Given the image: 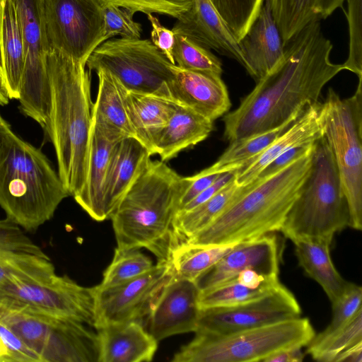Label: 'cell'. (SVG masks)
<instances>
[{
  "instance_id": "1",
  "label": "cell",
  "mask_w": 362,
  "mask_h": 362,
  "mask_svg": "<svg viewBox=\"0 0 362 362\" xmlns=\"http://www.w3.org/2000/svg\"><path fill=\"white\" fill-rule=\"evenodd\" d=\"M281 60L240 101L224 115V137L229 141L261 134L300 117L319 102L323 87L344 70L330 60L333 48L320 21L305 26L284 46Z\"/></svg>"
},
{
  "instance_id": "2",
  "label": "cell",
  "mask_w": 362,
  "mask_h": 362,
  "mask_svg": "<svg viewBox=\"0 0 362 362\" xmlns=\"http://www.w3.org/2000/svg\"><path fill=\"white\" fill-rule=\"evenodd\" d=\"M46 67L51 90L45 132L56 154L58 175L69 196L83 187L93 124L90 71L86 64L50 48Z\"/></svg>"
},
{
  "instance_id": "3",
  "label": "cell",
  "mask_w": 362,
  "mask_h": 362,
  "mask_svg": "<svg viewBox=\"0 0 362 362\" xmlns=\"http://www.w3.org/2000/svg\"><path fill=\"white\" fill-rule=\"evenodd\" d=\"M186 177L162 160H150L112 213L117 247L146 248L158 262H168L179 244L173 221Z\"/></svg>"
},
{
  "instance_id": "4",
  "label": "cell",
  "mask_w": 362,
  "mask_h": 362,
  "mask_svg": "<svg viewBox=\"0 0 362 362\" xmlns=\"http://www.w3.org/2000/svg\"><path fill=\"white\" fill-rule=\"evenodd\" d=\"M69 196L47 157L0 115V206L6 218L35 232Z\"/></svg>"
},
{
  "instance_id": "5",
  "label": "cell",
  "mask_w": 362,
  "mask_h": 362,
  "mask_svg": "<svg viewBox=\"0 0 362 362\" xmlns=\"http://www.w3.org/2000/svg\"><path fill=\"white\" fill-rule=\"evenodd\" d=\"M311 153L267 178L248 184L247 190L223 213L182 243L234 244L280 231L308 175Z\"/></svg>"
},
{
  "instance_id": "6",
  "label": "cell",
  "mask_w": 362,
  "mask_h": 362,
  "mask_svg": "<svg viewBox=\"0 0 362 362\" xmlns=\"http://www.w3.org/2000/svg\"><path fill=\"white\" fill-rule=\"evenodd\" d=\"M349 226V208L332 151L323 136L314 144L311 163L280 231L292 242L320 238L330 243Z\"/></svg>"
},
{
  "instance_id": "7",
  "label": "cell",
  "mask_w": 362,
  "mask_h": 362,
  "mask_svg": "<svg viewBox=\"0 0 362 362\" xmlns=\"http://www.w3.org/2000/svg\"><path fill=\"white\" fill-rule=\"evenodd\" d=\"M315 334L310 320L301 317L224 334L195 332L172 361H263L283 349L306 346Z\"/></svg>"
},
{
  "instance_id": "8",
  "label": "cell",
  "mask_w": 362,
  "mask_h": 362,
  "mask_svg": "<svg viewBox=\"0 0 362 362\" xmlns=\"http://www.w3.org/2000/svg\"><path fill=\"white\" fill-rule=\"evenodd\" d=\"M322 136L334 159L346 199L349 227L362 229V81L354 94L341 98L329 88L321 103Z\"/></svg>"
},
{
  "instance_id": "9",
  "label": "cell",
  "mask_w": 362,
  "mask_h": 362,
  "mask_svg": "<svg viewBox=\"0 0 362 362\" xmlns=\"http://www.w3.org/2000/svg\"><path fill=\"white\" fill-rule=\"evenodd\" d=\"M0 321L41 362H98V333L85 324L3 303Z\"/></svg>"
},
{
  "instance_id": "10",
  "label": "cell",
  "mask_w": 362,
  "mask_h": 362,
  "mask_svg": "<svg viewBox=\"0 0 362 362\" xmlns=\"http://www.w3.org/2000/svg\"><path fill=\"white\" fill-rule=\"evenodd\" d=\"M172 64L150 40L141 37L105 40L86 62L89 71H108L129 91L170 100Z\"/></svg>"
},
{
  "instance_id": "11",
  "label": "cell",
  "mask_w": 362,
  "mask_h": 362,
  "mask_svg": "<svg viewBox=\"0 0 362 362\" xmlns=\"http://www.w3.org/2000/svg\"><path fill=\"white\" fill-rule=\"evenodd\" d=\"M0 303L23 307L95 327V295L69 276L57 274L42 279H7L0 283Z\"/></svg>"
},
{
  "instance_id": "12",
  "label": "cell",
  "mask_w": 362,
  "mask_h": 362,
  "mask_svg": "<svg viewBox=\"0 0 362 362\" xmlns=\"http://www.w3.org/2000/svg\"><path fill=\"white\" fill-rule=\"evenodd\" d=\"M21 20L24 42V68L21 83L19 109L37 122L45 132L49 123L51 90L46 67L50 49L47 37L41 0H13Z\"/></svg>"
},
{
  "instance_id": "13",
  "label": "cell",
  "mask_w": 362,
  "mask_h": 362,
  "mask_svg": "<svg viewBox=\"0 0 362 362\" xmlns=\"http://www.w3.org/2000/svg\"><path fill=\"white\" fill-rule=\"evenodd\" d=\"M50 48L86 62L104 40L100 0H41Z\"/></svg>"
},
{
  "instance_id": "14",
  "label": "cell",
  "mask_w": 362,
  "mask_h": 362,
  "mask_svg": "<svg viewBox=\"0 0 362 362\" xmlns=\"http://www.w3.org/2000/svg\"><path fill=\"white\" fill-rule=\"evenodd\" d=\"M172 277L169 262L158 261L149 272L124 284L107 288L95 286V328L129 321L144 324L158 296Z\"/></svg>"
},
{
  "instance_id": "15",
  "label": "cell",
  "mask_w": 362,
  "mask_h": 362,
  "mask_svg": "<svg viewBox=\"0 0 362 362\" xmlns=\"http://www.w3.org/2000/svg\"><path fill=\"white\" fill-rule=\"evenodd\" d=\"M293 293L281 285L272 293L239 305L200 309L194 332L224 334L300 317Z\"/></svg>"
},
{
  "instance_id": "16",
  "label": "cell",
  "mask_w": 362,
  "mask_h": 362,
  "mask_svg": "<svg viewBox=\"0 0 362 362\" xmlns=\"http://www.w3.org/2000/svg\"><path fill=\"white\" fill-rule=\"evenodd\" d=\"M281 251L274 233L238 243L194 282L202 291L233 279L247 269L267 276H279Z\"/></svg>"
},
{
  "instance_id": "17",
  "label": "cell",
  "mask_w": 362,
  "mask_h": 362,
  "mask_svg": "<svg viewBox=\"0 0 362 362\" xmlns=\"http://www.w3.org/2000/svg\"><path fill=\"white\" fill-rule=\"evenodd\" d=\"M199 294L194 281L173 276L146 317L148 332L158 341L173 335L195 332L200 313Z\"/></svg>"
},
{
  "instance_id": "18",
  "label": "cell",
  "mask_w": 362,
  "mask_h": 362,
  "mask_svg": "<svg viewBox=\"0 0 362 362\" xmlns=\"http://www.w3.org/2000/svg\"><path fill=\"white\" fill-rule=\"evenodd\" d=\"M170 90L173 100L214 121L230 108L227 88L221 76L183 69L171 65Z\"/></svg>"
},
{
  "instance_id": "19",
  "label": "cell",
  "mask_w": 362,
  "mask_h": 362,
  "mask_svg": "<svg viewBox=\"0 0 362 362\" xmlns=\"http://www.w3.org/2000/svg\"><path fill=\"white\" fill-rule=\"evenodd\" d=\"M172 30L184 33L206 48L245 66L238 41L211 0H192L189 11L176 21Z\"/></svg>"
},
{
  "instance_id": "20",
  "label": "cell",
  "mask_w": 362,
  "mask_h": 362,
  "mask_svg": "<svg viewBox=\"0 0 362 362\" xmlns=\"http://www.w3.org/2000/svg\"><path fill=\"white\" fill-rule=\"evenodd\" d=\"M239 46L244 58V68L256 82L281 60L284 47L269 0L264 1L256 20L239 41Z\"/></svg>"
},
{
  "instance_id": "21",
  "label": "cell",
  "mask_w": 362,
  "mask_h": 362,
  "mask_svg": "<svg viewBox=\"0 0 362 362\" xmlns=\"http://www.w3.org/2000/svg\"><path fill=\"white\" fill-rule=\"evenodd\" d=\"M98 362H148L158 341L136 321L110 323L98 327Z\"/></svg>"
},
{
  "instance_id": "22",
  "label": "cell",
  "mask_w": 362,
  "mask_h": 362,
  "mask_svg": "<svg viewBox=\"0 0 362 362\" xmlns=\"http://www.w3.org/2000/svg\"><path fill=\"white\" fill-rule=\"evenodd\" d=\"M149 151L136 138L118 141L112 151L104 187L103 206L110 218L122 198L146 168Z\"/></svg>"
},
{
  "instance_id": "23",
  "label": "cell",
  "mask_w": 362,
  "mask_h": 362,
  "mask_svg": "<svg viewBox=\"0 0 362 362\" xmlns=\"http://www.w3.org/2000/svg\"><path fill=\"white\" fill-rule=\"evenodd\" d=\"M320 107V102L308 105L303 114L264 151L235 170L236 182L241 186L247 185L281 153L294 147L314 143L321 137Z\"/></svg>"
},
{
  "instance_id": "24",
  "label": "cell",
  "mask_w": 362,
  "mask_h": 362,
  "mask_svg": "<svg viewBox=\"0 0 362 362\" xmlns=\"http://www.w3.org/2000/svg\"><path fill=\"white\" fill-rule=\"evenodd\" d=\"M95 73L98 87L93 105L92 125L103 136L113 141L134 137L126 108L127 89L108 71L99 70Z\"/></svg>"
},
{
  "instance_id": "25",
  "label": "cell",
  "mask_w": 362,
  "mask_h": 362,
  "mask_svg": "<svg viewBox=\"0 0 362 362\" xmlns=\"http://www.w3.org/2000/svg\"><path fill=\"white\" fill-rule=\"evenodd\" d=\"M117 142L109 140L92 125L85 182L74 198L97 221L106 220L103 206L104 187L112 151Z\"/></svg>"
},
{
  "instance_id": "26",
  "label": "cell",
  "mask_w": 362,
  "mask_h": 362,
  "mask_svg": "<svg viewBox=\"0 0 362 362\" xmlns=\"http://www.w3.org/2000/svg\"><path fill=\"white\" fill-rule=\"evenodd\" d=\"M125 103L134 137L151 156L156 154V142L177 103L164 97L127 90Z\"/></svg>"
},
{
  "instance_id": "27",
  "label": "cell",
  "mask_w": 362,
  "mask_h": 362,
  "mask_svg": "<svg viewBox=\"0 0 362 362\" xmlns=\"http://www.w3.org/2000/svg\"><path fill=\"white\" fill-rule=\"evenodd\" d=\"M0 62L10 100H18L24 68V42L13 0H0Z\"/></svg>"
},
{
  "instance_id": "28",
  "label": "cell",
  "mask_w": 362,
  "mask_h": 362,
  "mask_svg": "<svg viewBox=\"0 0 362 362\" xmlns=\"http://www.w3.org/2000/svg\"><path fill=\"white\" fill-rule=\"evenodd\" d=\"M213 129V121L185 105L177 104L156 142V154L159 155L160 160H168L206 139Z\"/></svg>"
},
{
  "instance_id": "29",
  "label": "cell",
  "mask_w": 362,
  "mask_h": 362,
  "mask_svg": "<svg viewBox=\"0 0 362 362\" xmlns=\"http://www.w3.org/2000/svg\"><path fill=\"white\" fill-rule=\"evenodd\" d=\"M293 243L300 267L320 285L332 303L337 300L351 282L340 275L332 262V243L320 238H300Z\"/></svg>"
},
{
  "instance_id": "30",
  "label": "cell",
  "mask_w": 362,
  "mask_h": 362,
  "mask_svg": "<svg viewBox=\"0 0 362 362\" xmlns=\"http://www.w3.org/2000/svg\"><path fill=\"white\" fill-rule=\"evenodd\" d=\"M345 1L269 0L283 46L308 24L326 19L337 8H343Z\"/></svg>"
},
{
  "instance_id": "31",
  "label": "cell",
  "mask_w": 362,
  "mask_h": 362,
  "mask_svg": "<svg viewBox=\"0 0 362 362\" xmlns=\"http://www.w3.org/2000/svg\"><path fill=\"white\" fill-rule=\"evenodd\" d=\"M247 187V185H239L234 178L205 202L189 211L176 214L173 226L178 243H184L205 228L238 199Z\"/></svg>"
},
{
  "instance_id": "32",
  "label": "cell",
  "mask_w": 362,
  "mask_h": 362,
  "mask_svg": "<svg viewBox=\"0 0 362 362\" xmlns=\"http://www.w3.org/2000/svg\"><path fill=\"white\" fill-rule=\"evenodd\" d=\"M235 244L204 246L178 244L171 252L168 260L173 276L194 281L226 255Z\"/></svg>"
},
{
  "instance_id": "33",
  "label": "cell",
  "mask_w": 362,
  "mask_h": 362,
  "mask_svg": "<svg viewBox=\"0 0 362 362\" xmlns=\"http://www.w3.org/2000/svg\"><path fill=\"white\" fill-rule=\"evenodd\" d=\"M298 117L274 129L230 141L229 146L218 160L205 169L209 173H222L240 168L264 151Z\"/></svg>"
},
{
  "instance_id": "34",
  "label": "cell",
  "mask_w": 362,
  "mask_h": 362,
  "mask_svg": "<svg viewBox=\"0 0 362 362\" xmlns=\"http://www.w3.org/2000/svg\"><path fill=\"white\" fill-rule=\"evenodd\" d=\"M281 284L280 281L258 287H250L231 279L211 288L199 291V309L239 305L267 296Z\"/></svg>"
},
{
  "instance_id": "35",
  "label": "cell",
  "mask_w": 362,
  "mask_h": 362,
  "mask_svg": "<svg viewBox=\"0 0 362 362\" xmlns=\"http://www.w3.org/2000/svg\"><path fill=\"white\" fill-rule=\"evenodd\" d=\"M362 341V309L345 325L321 339H314L306 346V354L322 362H334L346 348Z\"/></svg>"
},
{
  "instance_id": "36",
  "label": "cell",
  "mask_w": 362,
  "mask_h": 362,
  "mask_svg": "<svg viewBox=\"0 0 362 362\" xmlns=\"http://www.w3.org/2000/svg\"><path fill=\"white\" fill-rule=\"evenodd\" d=\"M174 33L175 40L173 55L177 66L189 71L221 76V62L210 49L184 33Z\"/></svg>"
},
{
  "instance_id": "37",
  "label": "cell",
  "mask_w": 362,
  "mask_h": 362,
  "mask_svg": "<svg viewBox=\"0 0 362 362\" xmlns=\"http://www.w3.org/2000/svg\"><path fill=\"white\" fill-rule=\"evenodd\" d=\"M153 266L151 259L139 249L115 248L112 261L104 271L98 286L107 288L124 284L149 272Z\"/></svg>"
},
{
  "instance_id": "38",
  "label": "cell",
  "mask_w": 362,
  "mask_h": 362,
  "mask_svg": "<svg viewBox=\"0 0 362 362\" xmlns=\"http://www.w3.org/2000/svg\"><path fill=\"white\" fill-rule=\"evenodd\" d=\"M49 257L25 252L0 253V283L15 276L22 279H36L55 274Z\"/></svg>"
},
{
  "instance_id": "39",
  "label": "cell",
  "mask_w": 362,
  "mask_h": 362,
  "mask_svg": "<svg viewBox=\"0 0 362 362\" xmlns=\"http://www.w3.org/2000/svg\"><path fill=\"white\" fill-rule=\"evenodd\" d=\"M346 16L349 33V54L342 64L344 70L358 76L362 81V0H346Z\"/></svg>"
},
{
  "instance_id": "40",
  "label": "cell",
  "mask_w": 362,
  "mask_h": 362,
  "mask_svg": "<svg viewBox=\"0 0 362 362\" xmlns=\"http://www.w3.org/2000/svg\"><path fill=\"white\" fill-rule=\"evenodd\" d=\"M103 6L113 5L137 12L158 13L180 20L191 9L192 0H100Z\"/></svg>"
},
{
  "instance_id": "41",
  "label": "cell",
  "mask_w": 362,
  "mask_h": 362,
  "mask_svg": "<svg viewBox=\"0 0 362 362\" xmlns=\"http://www.w3.org/2000/svg\"><path fill=\"white\" fill-rule=\"evenodd\" d=\"M362 288L350 283L344 294L332 303V317L328 326L313 339L318 340L347 324L362 309Z\"/></svg>"
},
{
  "instance_id": "42",
  "label": "cell",
  "mask_w": 362,
  "mask_h": 362,
  "mask_svg": "<svg viewBox=\"0 0 362 362\" xmlns=\"http://www.w3.org/2000/svg\"><path fill=\"white\" fill-rule=\"evenodd\" d=\"M134 13L122 7L113 5L104 6L105 41L117 36L125 38H140L142 26L134 19Z\"/></svg>"
},
{
  "instance_id": "43",
  "label": "cell",
  "mask_w": 362,
  "mask_h": 362,
  "mask_svg": "<svg viewBox=\"0 0 362 362\" xmlns=\"http://www.w3.org/2000/svg\"><path fill=\"white\" fill-rule=\"evenodd\" d=\"M8 252H25L48 257L19 226L6 218L0 219V253Z\"/></svg>"
},
{
  "instance_id": "44",
  "label": "cell",
  "mask_w": 362,
  "mask_h": 362,
  "mask_svg": "<svg viewBox=\"0 0 362 362\" xmlns=\"http://www.w3.org/2000/svg\"><path fill=\"white\" fill-rule=\"evenodd\" d=\"M218 12L230 19H249L259 12L264 0H211Z\"/></svg>"
},
{
  "instance_id": "45",
  "label": "cell",
  "mask_w": 362,
  "mask_h": 362,
  "mask_svg": "<svg viewBox=\"0 0 362 362\" xmlns=\"http://www.w3.org/2000/svg\"><path fill=\"white\" fill-rule=\"evenodd\" d=\"M0 338L7 349L9 362H41L40 357L1 321Z\"/></svg>"
},
{
  "instance_id": "46",
  "label": "cell",
  "mask_w": 362,
  "mask_h": 362,
  "mask_svg": "<svg viewBox=\"0 0 362 362\" xmlns=\"http://www.w3.org/2000/svg\"><path fill=\"white\" fill-rule=\"evenodd\" d=\"M146 16L151 25V41L173 64H175L173 55L175 40L174 32L163 26L153 14L148 13Z\"/></svg>"
},
{
  "instance_id": "47",
  "label": "cell",
  "mask_w": 362,
  "mask_h": 362,
  "mask_svg": "<svg viewBox=\"0 0 362 362\" xmlns=\"http://www.w3.org/2000/svg\"><path fill=\"white\" fill-rule=\"evenodd\" d=\"M220 174L209 173L204 169L192 176L186 177L187 185L180 199L177 211L209 187Z\"/></svg>"
},
{
  "instance_id": "48",
  "label": "cell",
  "mask_w": 362,
  "mask_h": 362,
  "mask_svg": "<svg viewBox=\"0 0 362 362\" xmlns=\"http://www.w3.org/2000/svg\"><path fill=\"white\" fill-rule=\"evenodd\" d=\"M315 142L294 147L281 153L269 163L255 180L267 178L284 169L296 160L310 153L313 150Z\"/></svg>"
},
{
  "instance_id": "49",
  "label": "cell",
  "mask_w": 362,
  "mask_h": 362,
  "mask_svg": "<svg viewBox=\"0 0 362 362\" xmlns=\"http://www.w3.org/2000/svg\"><path fill=\"white\" fill-rule=\"evenodd\" d=\"M235 176V170L221 173L218 178L209 187L177 211L176 214L189 211L205 202L233 180Z\"/></svg>"
},
{
  "instance_id": "50",
  "label": "cell",
  "mask_w": 362,
  "mask_h": 362,
  "mask_svg": "<svg viewBox=\"0 0 362 362\" xmlns=\"http://www.w3.org/2000/svg\"><path fill=\"white\" fill-rule=\"evenodd\" d=\"M303 346H293L273 354L264 362H301L303 361L305 353Z\"/></svg>"
},
{
  "instance_id": "51",
  "label": "cell",
  "mask_w": 362,
  "mask_h": 362,
  "mask_svg": "<svg viewBox=\"0 0 362 362\" xmlns=\"http://www.w3.org/2000/svg\"><path fill=\"white\" fill-rule=\"evenodd\" d=\"M334 362H362V341L342 351L337 356Z\"/></svg>"
},
{
  "instance_id": "52",
  "label": "cell",
  "mask_w": 362,
  "mask_h": 362,
  "mask_svg": "<svg viewBox=\"0 0 362 362\" xmlns=\"http://www.w3.org/2000/svg\"><path fill=\"white\" fill-rule=\"evenodd\" d=\"M9 100L0 62V105H6Z\"/></svg>"
},
{
  "instance_id": "53",
  "label": "cell",
  "mask_w": 362,
  "mask_h": 362,
  "mask_svg": "<svg viewBox=\"0 0 362 362\" xmlns=\"http://www.w3.org/2000/svg\"><path fill=\"white\" fill-rule=\"evenodd\" d=\"M0 362H9L7 349L0 338Z\"/></svg>"
}]
</instances>
